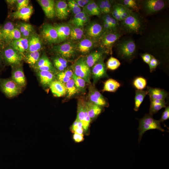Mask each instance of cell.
Returning <instances> with one entry per match:
<instances>
[{"label":"cell","instance_id":"8d00e7d4","mask_svg":"<svg viewBox=\"0 0 169 169\" xmlns=\"http://www.w3.org/2000/svg\"><path fill=\"white\" fill-rule=\"evenodd\" d=\"M147 95V90H136L135 98V107L134 110L138 111L143 100Z\"/></svg>","mask_w":169,"mask_h":169},{"label":"cell","instance_id":"d590c367","mask_svg":"<svg viewBox=\"0 0 169 169\" xmlns=\"http://www.w3.org/2000/svg\"><path fill=\"white\" fill-rule=\"evenodd\" d=\"M73 74L72 70L66 69L57 73L56 77L57 80L65 84L72 78Z\"/></svg>","mask_w":169,"mask_h":169},{"label":"cell","instance_id":"91938a15","mask_svg":"<svg viewBox=\"0 0 169 169\" xmlns=\"http://www.w3.org/2000/svg\"><path fill=\"white\" fill-rule=\"evenodd\" d=\"M75 1L80 7L83 8L90 1L89 0H75Z\"/></svg>","mask_w":169,"mask_h":169},{"label":"cell","instance_id":"681fc988","mask_svg":"<svg viewBox=\"0 0 169 169\" xmlns=\"http://www.w3.org/2000/svg\"><path fill=\"white\" fill-rule=\"evenodd\" d=\"M160 64V62L153 56L148 64L150 72H152L155 70L157 66Z\"/></svg>","mask_w":169,"mask_h":169},{"label":"cell","instance_id":"f907efd6","mask_svg":"<svg viewBox=\"0 0 169 169\" xmlns=\"http://www.w3.org/2000/svg\"><path fill=\"white\" fill-rule=\"evenodd\" d=\"M91 1L83 8V11L89 15H95Z\"/></svg>","mask_w":169,"mask_h":169},{"label":"cell","instance_id":"4dcf8cb0","mask_svg":"<svg viewBox=\"0 0 169 169\" xmlns=\"http://www.w3.org/2000/svg\"><path fill=\"white\" fill-rule=\"evenodd\" d=\"M21 32L22 38H29L34 33L33 26L25 23H21L16 26Z\"/></svg>","mask_w":169,"mask_h":169},{"label":"cell","instance_id":"ffe728a7","mask_svg":"<svg viewBox=\"0 0 169 169\" xmlns=\"http://www.w3.org/2000/svg\"><path fill=\"white\" fill-rule=\"evenodd\" d=\"M28 43L29 38H22L12 41L8 45L24 55L28 51Z\"/></svg>","mask_w":169,"mask_h":169},{"label":"cell","instance_id":"6f0895ef","mask_svg":"<svg viewBox=\"0 0 169 169\" xmlns=\"http://www.w3.org/2000/svg\"><path fill=\"white\" fill-rule=\"evenodd\" d=\"M73 139L75 142H81L84 140V135H81L74 133L73 136Z\"/></svg>","mask_w":169,"mask_h":169},{"label":"cell","instance_id":"9a60e30c","mask_svg":"<svg viewBox=\"0 0 169 169\" xmlns=\"http://www.w3.org/2000/svg\"><path fill=\"white\" fill-rule=\"evenodd\" d=\"M69 10L65 1L59 0L55 1V16L59 19L66 18L68 16Z\"/></svg>","mask_w":169,"mask_h":169},{"label":"cell","instance_id":"be15d7a7","mask_svg":"<svg viewBox=\"0 0 169 169\" xmlns=\"http://www.w3.org/2000/svg\"><path fill=\"white\" fill-rule=\"evenodd\" d=\"M74 133H76L81 135H84V131L83 128L79 129L77 128L76 129Z\"/></svg>","mask_w":169,"mask_h":169},{"label":"cell","instance_id":"d6986e66","mask_svg":"<svg viewBox=\"0 0 169 169\" xmlns=\"http://www.w3.org/2000/svg\"><path fill=\"white\" fill-rule=\"evenodd\" d=\"M33 12L32 6L29 5L26 7L11 13L10 16L14 19H21L26 21L29 20Z\"/></svg>","mask_w":169,"mask_h":169},{"label":"cell","instance_id":"3957f363","mask_svg":"<svg viewBox=\"0 0 169 169\" xmlns=\"http://www.w3.org/2000/svg\"><path fill=\"white\" fill-rule=\"evenodd\" d=\"M117 42L116 50L121 59L130 61L136 56L137 47L134 40L131 37H125Z\"/></svg>","mask_w":169,"mask_h":169},{"label":"cell","instance_id":"cb8c5ba5","mask_svg":"<svg viewBox=\"0 0 169 169\" xmlns=\"http://www.w3.org/2000/svg\"><path fill=\"white\" fill-rule=\"evenodd\" d=\"M43 47L41 38L34 33L29 38L28 49V52L40 51Z\"/></svg>","mask_w":169,"mask_h":169},{"label":"cell","instance_id":"db71d44e","mask_svg":"<svg viewBox=\"0 0 169 169\" xmlns=\"http://www.w3.org/2000/svg\"><path fill=\"white\" fill-rule=\"evenodd\" d=\"M141 56L143 61L148 64L149 63L152 57L154 56L148 53L142 54Z\"/></svg>","mask_w":169,"mask_h":169},{"label":"cell","instance_id":"ba28073f","mask_svg":"<svg viewBox=\"0 0 169 169\" xmlns=\"http://www.w3.org/2000/svg\"><path fill=\"white\" fill-rule=\"evenodd\" d=\"M22 89L12 79L0 78V89L6 97L17 96L21 93Z\"/></svg>","mask_w":169,"mask_h":169},{"label":"cell","instance_id":"4316f807","mask_svg":"<svg viewBox=\"0 0 169 169\" xmlns=\"http://www.w3.org/2000/svg\"><path fill=\"white\" fill-rule=\"evenodd\" d=\"M105 53L100 49L89 54L85 59L86 63L89 67L93 66L97 62L102 59L103 55Z\"/></svg>","mask_w":169,"mask_h":169},{"label":"cell","instance_id":"c3c4849f","mask_svg":"<svg viewBox=\"0 0 169 169\" xmlns=\"http://www.w3.org/2000/svg\"><path fill=\"white\" fill-rule=\"evenodd\" d=\"M87 14L83 11L74 15V17L70 21V23L74 26L78 22L80 21Z\"/></svg>","mask_w":169,"mask_h":169},{"label":"cell","instance_id":"e7e4bbea","mask_svg":"<svg viewBox=\"0 0 169 169\" xmlns=\"http://www.w3.org/2000/svg\"><path fill=\"white\" fill-rule=\"evenodd\" d=\"M3 62L2 57L1 54L0 52V69L2 67Z\"/></svg>","mask_w":169,"mask_h":169},{"label":"cell","instance_id":"ee69618b","mask_svg":"<svg viewBox=\"0 0 169 169\" xmlns=\"http://www.w3.org/2000/svg\"><path fill=\"white\" fill-rule=\"evenodd\" d=\"M146 79L142 77H138L134 80L133 84L135 87L138 90L144 89L146 85Z\"/></svg>","mask_w":169,"mask_h":169},{"label":"cell","instance_id":"7c38bea8","mask_svg":"<svg viewBox=\"0 0 169 169\" xmlns=\"http://www.w3.org/2000/svg\"><path fill=\"white\" fill-rule=\"evenodd\" d=\"M104 31L101 24L94 22L90 23L87 26L86 34L89 38L94 41L98 42Z\"/></svg>","mask_w":169,"mask_h":169},{"label":"cell","instance_id":"d6a6232c","mask_svg":"<svg viewBox=\"0 0 169 169\" xmlns=\"http://www.w3.org/2000/svg\"><path fill=\"white\" fill-rule=\"evenodd\" d=\"M15 27L13 23L10 21L6 22L2 26V33L5 47L7 45L8 37Z\"/></svg>","mask_w":169,"mask_h":169},{"label":"cell","instance_id":"277c9868","mask_svg":"<svg viewBox=\"0 0 169 169\" xmlns=\"http://www.w3.org/2000/svg\"><path fill=\"white\" fill-rule=\"evenodd\" d=\"M123 35L120 31H105L98 41L100 49L106 54H111L113 46Z\"/></svg>","mask_w":169,"mask_h":169},{"label":"cell","instance_id":"f546056e","mask_svg":"<svg viewBox=\"0 0 169 169\" xmlns=\"http://www.w3.org/2000/svg\"><path fill=\"white\" fill-rule=\"evenodd\" d=\"M41 56L40 51L27 52L24 55L23 59L33 68L39 60Z\"/></svg>","mask_w":169,"mask_h":169},{"label":"cell","instance_id":"836d02e7","mask_svg":"<svg viewBox=\"0 0 169 169\" xmlns=\"http://www.w3.org/2000/svg\"><path fill=\"white\" fill-rule=\"evenodd\" d=\"M149 114L152 115L163 108L166 107L165 100H151Z\"/></svg>","mask_w":169,"mask_h":169},{"label":"cell","instance_id":"5b68a950","mask_svg":"<svg viewBox=\"0 0 169 169\" xmlns=\"http://www.w3.org/2000/svg\"><path fill=\"white\" fill-rule=\"evenodd\" d=\"M168 1L165 0H141V9L145 16L156 14L167 8Z\"/></svg>","mask_w":169,"mask_h":169},{"label":"cell","instance_id":"ac0fdd59","mask_svg":"<svg viewBox=\"0 0 169 169\" xmlns=\"http://www.w3.org/2000/svg\"><path fill=\"white\" fill-rule=\"evenodd\" d=\"M103 59V58L93 66L92 73L94 82L100 78L107 77Z\"/></svg>","mask_w":169,"mask_h":169},{"label":"cell","instance_id":"9c48e42d","mask_svg":"<svg viewBox=\"0 0 169 169\" xmlns=\"http://www.w3.org/2000/svg\"><path fill=\"white\" fill-rule=\"evenodd\" d=\"M53 50L58 56L66 59L74 57L77 50V47L74 44L67 41L54 46Z\"/></svg>","mask_w":169,"mask_h":169},{"label":"cell","instance_id":"11a10c76","mask_svg":"<svg viewBox=\"0 0 169 169\" xmlns=\"http://www.w3.org/2000/svg\"><path fill=\"white\" fill-rule=\"evenodd\" d=\"M132 12L125 7L124 10L120 14V21L124 20L127 18Z\"/></svg>","mask_w":169,"mask_h":169},{"label":"cell","instance_id":"74e56055","mask_svg":"<svg viewBox=\"0 0 169 169\" xmlns=\"http://www.w3.org/2000/svg\"><path fill=\"white\" fill-rule=\"evenodd\" d=\"M83 27L74 26L71 28L69 37L72 40H79L83 38Z\"/></svg>","mask_w":169,"mask_h":169},{"label":"cell","instance_id":"7402d4cb","mask_svg":"<svg viewBox=\"0 0 169 169\" xmlns=\"http://www.w3.org/2000/svg\"><path fill=\"white\" fill-rule=\"evenodd\" d=\"M147 95L151 100H165L168 95L167 92L163 89L147 87Z\"/></svg>","mask_w":169,"mask_h":169},{"label":"cell","instance_id":"680465c9","mask_svg":"<svg viewBox=\"0 0 169 169\" xmlns=\"http://www.w3.org/2000/svg\"><path fill=\"white\" fill-rule=\"evenodd\" d=\"M2 26L0 24V52L5 47L2 35Z\"/></svg>","mask_w":169,"mask_h":169},{"label":"cell","instance_id":"8992f818","mask_svg":"<svg viewBox=\"0 0 169 169\" xmlns=\"http://www.w3.org/2000/svg\"><path fill=\"white\" fill-rule=\"evenodd\" d=\"M3 63L12 67L21 64L24 55L9 45L0 52Z\"/></svg>","mask_w":169,"mask_h":169},{"label":"cell","instance_id":"83f0119b","mask_svg":"<svg viewBox=\"0 0 169 169\" xmlns=\"http://www.w3.org/2000/svg\"><path fill=\"white\" fill-rule=\"evenodd\" d=\"M88 115L91 120H94L100 115L103 110V107L90 102H86Z\"/></svg>","mask_w":169,"mask_h":169},{"label":"cell","instance_id":"e575fe53","mask_svg":"<svg viewBox=\"0 0 169 169\" xmlns=\"http://www.w3.org/2000/svg\"><path fill=\"white\" fill-rule=\"evenodd\" d=\"M120 86V84L116 80L110 79L104 83L102 91L110 92H115Z\"/></svg>","mask_w":169,"mask_h":169},{"label":"cell","instance_id":"603a6c76","mask_svg":"<svg viewBox=\"0 0 169 169\" xmlns=\"http://www.w3.org/2000/svg\"><path fill=\"white\" fill-rule=\"evenodd\" d=\"M55 73L47 71L37 72V74L42 85L44 87L49 86L51 83L55 79L56 76Z\"/></svg>","mask_w":169,"mask_h":169},{"label":"cell","instance_id":"bcb514c9","mask_svg":"<svg viewBox=\"0 0 169 169\" xmlns=\"http://www.w3.org/2000/svg\"><path fill=\"white\" fill-rule=\"evenodd\" d=\"M67 4L69 10L71 11L74 15L82 11L81 8L78 6L75 0H68Z\"/></svg>","mask_w":169,"mask_h":169},{"label":"cell","instance_id":"1f68e13d","mask_svg":"<svg viewBox=\"0 0 169 169\" xmlns=\"http://www.w3.org/2000/svg\"><path fill=\"white\" fill-rule=\"evenodd\" d=\"M94 42L89 38L83 39L78 44L77 50L82 53H86L92 49Z\"/></svg>","mask_w":169,"mask_h":169},{"label":"cell","instance_id":"4fadbf2b","mask_svg":"<svg viewBox=\"0 0 169 169\" xmlns=\"http://www.w3.org/2000/svg\"><path fill=\"white\" fill-rule=\"evenodd\" d=\"M33 68L37 72L41 71H47L56 74V71L52 63L47 56L44 54H43L41 56L39 60Z\"/></svg>","mask_w":169,"mask_h":169},{"label":"cell","instance_id":"f1b7e54d","mask_svg":"<svg viewBox=\"0 0 169 169\" xmlns=\"http://www.w3.org/2000/svg\"><path fill=\"white\" fill-rule=\"evenodd\" d=\"M101 16L102 23L109 25L112 31H120L118 22L112 16L111 13L103 14Z\"/></svg>","mask_w":169,"mask_h":169},{"label":"cell","instance_id":"30bf717a","mask_svg":"<svg viewBox=\"0 0 169 169\" xmlns=\"http://www.w3.org/2000/svg\"><path fill=\"white\" fill-rule=\"evenodd\" d=\"M72 69L75 75L82 78L86 82L90 83V70L85 59L82 58L78 59L72 66Z\"/></svg>","mask_w":169,"mask_h":169},{"label":"cell","instance_id":"484cf974","mask_svg":"<svg viewBox=\"0 0 169 169\" xmlns=\"http://www.w3.org/2000/svg\"><path fill=\"white\" fill-rule=\"evenodd\" d=\"M132 12H139L141 9V0H119L115 1Z\"/></svg>","mask_w":169,"mask_h":169},{"label":"cell","instance_id":"94428289","mask_svg":"<svg viewBox=\"0 0 169 169\" xmlns=\"http://www.w3.org/2000/svg\"><path fill=\"white\" fill-rule=\"evenodd\" d=\"M79 120L76 118L73 124L70 128V131L73 133H74L76 129L77 128V125Z\"/></svg>","mask_w":169,"mask_h":169},{"label":"cell","instance_id":"7dc6e473","mask_svg":"<svg viewBox=\"0 0 169 169\" xmlns=\"http://www.w3.org/2000/svg\"><path fill=\"white\" fill-rule=\"evenodd\" d=\"M110 13L118 22L120 21L119 4L115 1L114 2Z\"/></svg>","mask_w":169,"mask_h":169},{"label":"cell","instance_id":"e0dca14e","mask_svg":"<svg viewBox=\"0 0 169 169\" xmlns=\"http://www.w3.org/2000/svg\"><path fill=\"white\" fill-rule=\"evenodd\" d=\"M37 2L42 8L46 16L52 19L55 16V1L54 0H37Z\"/></svg>","mask_w":169,"mask_h":169},{"label":"cell","instance_id":"f6af8a7d","mask_svg":"<svg viewBox=\"0 0 169 169\" xmlns=\"http://www.w3.org/2000/svg\"><path fill=\"white\" fill-rule=\"evenodd\" d=\"M22 38L21 33L18 28L15 27L11 33L8 38L7 45L12 41Z\"/></svg>","mask_w":169,"mask_h":169},{"label":"cell","instance_id":"52a82bcc","mask_svg":"<svg viewBox=\"0 0 169 169\" xmlns=\"http://www.w3.org/2000/svg\"><path fill=\"white\" fill-rule=\"evenodd\" d=\"M159 120L154 119L149 114H146L143 118L139 120L138 142L140 143L144 134L146 131L152 129H157L162 132L165 130L163 129Z\"/></svg>","mask_w":169,"mask_h":169},{"label":"cell","instance_id":"d4e9b609","mask_svg":"<svg viewBox=\"0 0 169 169\" xmlns=\"http://www.w3.org/2000/svg\"><path fill=\"white\" fill-rule=\"evenodd\" d=\"M52 93L57 97H60L67 93V89L64 84L57 80L53 81L49 85Z\"/></svg>","mask_w":169,"mask_h":169},{"label":"cell","instance_id":"816d5d0a","mask_svg":"<svg viewBox=\"0 0 169 169\" xmlns=\"http://www.w3.org/2000/svg\"><path fill=\"white\" fill-rule=\"evenodd\" d=\"M29 2L28 0H17V10L28 7L29 5Z\"/></svg>","mask_w":169,"mask_h":169},{"label":"cell","instance_id":"5bb4252c","mask_svg":"<svg viewBox=\"0 0 169 169\" xmlns=\"http://www.w3.org/2000/svg\"><path fill=\"white\" fill-rule=\"evenodd\" d=\"M88 97L90 101L100 106L107 107L108 104L105 98L95 88L89 89Z\"/></svg>","mask_w":169,"mask_h":169},{"label":"cell","instance_id":"b9f144b4","mask_svg":"<svg viewBox=\"0 0 169 169\" xmlns=\"http://www.w3.org/2000/svg\"><path fill=\"white\" fill-rule=\"evenodd\" d=\"M72 78L74 80L75 85L78 91L81 92L85 91L86 82L85 80L74 74Z\"/></svg>","mask_w":169,"mask_h":169},{"label":"cell","instance_id":"6da1fadb","mask_svg":"<svg viewBox=\"0 0 169 169\" xmlns=\"http://www.w3.org/2000/svg\"><path fill=\"white\" fill-rule=\"evenodd\" d=\"M168 19H158L146 28L139 38L138 46L141 49L154 52L167 53L169 49Z\"/></svg>","mask_w":169,"mask_h":169},{"label":"cell","instance_id":"8fae6325","mask_svg":"<svg viewBox=\"0 0 169 169\" xmlns=\"http://www.w3.org/2000/svg\"><path fill=\"white\" fill-rule=\"evenodd\" d=\"M40 33L43 40L48 44L57 43L59 40L57 32L53 25L46 23L41 27Z\"/></svg>","mask_w":169,"mask_h":169},{"label":"cell","instance_id":"2e32d148","mask_svg":"<svg viewBox=\"0 0 169 169\" xmlns=\"http://www.w3.org/2000/svg\"><path fill=\"white\" fill-rule=\"evenodd\" d=\"M12 68V79L21 88L24 87L26 82L21 65Z\"/></svg>","mask_w":169,"mask_h":169},{"label":"cell","instance_id":"9f6ffc18","mask_svg":"<svg viewBox=\"0 0 169 169\" xmlns=\"http://www.w3.org/2000/svg\"><path fill=\"white\" fill-rule=\"evenodd\" d=\"M91 2L95 15L100 16L102 14L96 2L93 1H91Z\"/></svg>","mask_w":169,"mask_h":169},{"label":"cell","instance_id":"7a4b0ae2","mask_svg":"<svg viewBox=\"0 0 169 169\" xmlns=\"http://www.w3.org/2000/svg\"><path fill=\"white\" fill-rule=\"evenodd\" d=\"M145 17L140 12H132L126 18L118 22L120 31L123 35L134 34L141 35L148 23Z\"/></svg>","mask_w":169,"mask_h":169},{"label":"cell","instance_id":"6125c7cd","mask_svg":"<svg viewBox=\"0 0 169 169\" xmlns=\"http://www.w3.org/2000/svg\"><path fill=\"white\" fill-rule=\"evenodd\" d=\"M6 2L8 6H12L15 4H16L17 0H7Z\"/></svg>","mask_w":169,"mask_h":169},{"label":"cell","instance_id":"44dd1931","mask_svg":"<svg viewBox=\"0 0 169 169\" xmlns=\"http://www.w3.org/2000/svg\"><path fill=\"white\" fill-rule=\"evenodd\" d=\"M53 26L57 32L59 42L65 40L69 36L71 28L69 24H55Z\"/></svg>","mask_w":169,"mask_h":169},{"label":"cell","instance_id":"ab89813d","mask_svg":"<svg viewBox=\"0 0 169 169\" xmlns=\"http://www.w3.org/2000/svg\"><path fill=\"white\" fill-rule=\"evenodd\" d=\"M67 89V97L70 98L79 92L73 79L71 78L65 84Z\"/></svg>","mask_w":169,"mask_h":169},{"label":"cell","instance_id":"7bdbcfd3","mask_svg":"<svg viewBox=\"0 0 169 169\" xmlns=\"http://www.w3.org/2000/svg\"><path fill=\"white\" fill-rule=\"evenodd\" d=\"M120 65L119 61L113 57H110L106 62V68L111 70H115L117 69Z\"/></svg>","mask_w":169,"mask_h":169},{"label":"cell","instance_id":"f35d334b","mask_svg":"<svg viewBox=\"0 0 169 169\" xmlns=\"http://www.w3.org/2000/svg\"><path fill=\"white\" fill-rule=\"evenodd\" d=\"M53 62L54 66L60 72L64 70L67 65V60L58 56L54 58Z\"/></svg>","mask_w":169,"mask_h":169},{"label":"cell","instance_id":"60d3db41","mask_svg":"<svg viewBox=\"0 0 169 169\" xmlns=\"http://www.w3.org/2000/svg\"><path fill=\"white\" fill-rule=\"evenodd\" d=\"M86 102L83 100H79L77 107V118L81 122L84 118V108Z\"/></svg>","mask_w":169,"mask_h":169},{"label":"cell","instance_id":"f5cc1de1","mask_svg":"<svg viewBox=\"0 0 169 169\" xmlns=\"http://www.w3.org/2000/svg\"><path fill=\"white\" fill-rule=\"evenodd\" d=\"M169 107L167 106L165 107V109L162 113L161 118L159 120L161 122L169 119Z\"/></svg>","mask_w":169,"mask_h":169}]
</instances>
